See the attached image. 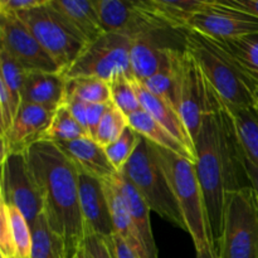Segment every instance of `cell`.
<instances>
[{"mask_svg": "<svg viewBox=\"0 0 258 258\" xmlns=\"http://www.w3.org/2000/svg\"><path fill=\"white\" fill-rule=\"evenodd\" d=\"M67 96L87 103H110V83L97 77L70 78L67 80Z\"/></svg>", "mask_w": 258, "mask_h": 258, "instance_id": "obj_28", "label": "cell"}, {"mask_svg": "<svg viewBox=\"0 0 258 258\" xmlns=\"http://www.w3.org/2000/svg\"><path fill=\"white\" fill-rule=\"evenodd\" d=\"M219 258H258V197L249 185L227 199Z\"/></svg>", "mask_w": 258, "mask_h": 258, "instance_id": "obj_6", "label": "cell"}, {"mask_svg": "<svg viewBox=\"0 0 258 258\" xmlns=\"http://www.w3.org/2000/svg\"><path fill=\"white\" fill-rule=\"evenodd\" d=\"M30 258H67L63 239L50 228L44 213L32 226Z\"/></svg>", "mask_w": 258, "mask_h": 258, "instance_id": "obj_27", "label": "cell"}, {"mask_svg": "<svg viewBox=\"0 0 258 258\" xmlns=\"http://www.w3.org/2000/svg\"><path fill=\"white\" fill-rule=\"evenodd\" d=\"M67 78L62 73L28 72L22 90V102L55 111L64 105Z\"/></svg>", "mask_w": 258, "mask_h": 258, "instance_id": "obj_19", "label": "cell"}, {"mask_svg": "<svg viewBox=\"0 0 258 258\" xmlns=\"http://www.w3.org/2000/svg\"><path fill=\"white\" fill-rule=\"evenodd\" d=\"M85 136H88L87 131L76 120L70 108L62 105L55 110L45 140H50L55 144L71 143Z\"/></svg>", "mask_w": 258, "mask_h": 258, "instance_id": "obj_29", "label": "cell"}, {"mask_svg": "<svg viewBox=\"0 0 258 258\" xmlns=\"http://www.w3.org/2000/svg\"><path fill=\"white\" fill-rule=\"evenodd\" d=\"M55 111L22 102L10 130L2 140V161L10 154H25L33 145L47 139Z\"/></svg>", "mask_w": 258, "mask_h": 258, "instance_id": "obj_15", "label": "cell"}, {"mask_svg": "<svg viewBox=\"0 0 258 258\" xmlns=\"http://www.w3.org/2000/svg\"><path fill=\"white\" fill-rule=\"evenodd\" d=\"M0 49L28 72L62 73L19 17L0 13Z\"/></svg>", "mask_w": 258, "mask_h": 258, "instance_id": "obj_11", "label": "cell"}, {"mask_svg": "<svg viewBox=\"0 0 258 258\" xmlns=\"http://www.w3.org/2000/svg\"><path fill=\"white\" fill-rule=\"evenodd\" d=\"M133 38L118 33H105L85 48L82 54L64 73L67 80L78 77H97L111 82L117 76L133 78L130 49Z\"/></svg>", "mask_w": 258, "mask_h": 258, "instance_id": "obj_8", "label": "cell"}, {"mask_svg": "<svg viewBox=\"0 0 258 258\" xmlns=\"http://www.w3.org/2000/svg\"><path fill=\"white\" fill-rule=\"evenodd\" d=\"M134 86H135L136 95H138L141 108L146 111L154 120L158 121L161 126H164L183 145H185L193 153H196L194 141L179 111L171 103L166 102L165 100L150 92L148 88L144 87L136 80H134Z\"/></svg>", "mask_w": 258, "mask_h": 258, "instance_id": "obj_20", "label": "cell"}, {"mask_svg": "<svg viewBox=\"0 0 258 258\" xmlns=\"http://www.w3.org/2000/svg\"><path fill=\"white\" fill-rule=\"evenodd\" d=\"M229 53L258 80V35L219 40Z\"/></svg>", "mask_w": 258, "mask_h": 258, "instance_id": "obj_30", "label": "cell"}, {"mask_svg": "<svg viewBox=\"0 0 258 258\" xmlns=\"http://www.w3.org/2000/svg\"><path fill=\"white\" fill-rule=\"evenodd\" d=\"M222 2L228 7L244 10L249 14L258 17V0H222Z\"/></svg>", "mask_w": 258, "mask_h": 258, "instance_id": "obj_42", "label": "cell"}, {"mask_svg": "<svg viewBox=\"0 0 258 258\" xmlns=\"http://www.w3.org/2000/svg\"><path fill=\"white\" fill-rule=\"evenodd\" d=\"M149 12L174 30H188L191 18L201 12L207 0H144Z\"/></svg>", "mask_w": 258, "mask_h": 258, "instance_id": "obj_25", "label": "cell"}, {"mask_svg": "<svg viewBox=\"0 0 258 258\" xmlns=\"http://www.w3.org/2000/svg\"><path fill=\"white\" fill-rule=\"evenodd\" d=\"M57 145L72 161L80 174H86L100 180H110L118 174L111 164L105 148L90 136Z\"/></svg>", "mask_w": 258, "mask_h": 258, "instance_id": "obj_17", "label": "cell"}, {"mask_svg": "<svg viewBox=\"0 0 258 258\" xmlns=\"http://www.w3.org/2000/svg\"><path fill=\"white\" fill-rule=\"evenodd\" d=\"M188 30L217 40L258 35V17L228 7L222 0H207V4L191 18Z\"/></svg>", "mask_w": 258, "mask_h": 258, "instance_id": "obj_12", "label": "cell"}, {"mask_svg": "<svg viewBox=\"0 0 258 258\" xmlns=\"http://www.w3.org/2000/svg\"><path fill=\"white\" fill-rule=\"evenodd\" d=\"M184 47V30L154 28L133 38L130 66L134 80L143 82L153 77L160 68L170 48Z\"/></svg>", "mask_w": 258, "mask_h": 258, "instance_id": "obj_13", "label": "cell"}, {"mask_svg": "<svg viewBox=\"0 0 258 258\" xmlns=\"http://www.w3.org/2000/svg\"><path fill=\"white\" fill-rule=\"evenodd\" d=\"M108 83H110L111 102L121 112L125 113L128 117L130 115L141 110L133 78H128L126 76H117Z\"/></svg>", "mask_w": 258, "mask_h": 258, "instance_id": "obj_33", "label": "cell"}, {"mask_svg": "<svg viewBox=\"0 0 258 258\" xmlns=\"http://www.w3.org/2000/svg\"><path fill=\"white\" fill-rule=\"evenodd\" d=\"M83 247L90 258H115L108 242L95 233H86Z\"/></svg>", "mask_w": 258, "mask_h": 258, "instance_id": "obj_37", "label": "cell"}, {"mask_svg": "<svg viewBox=\"0 0 258 258\" xmlns=\"http://www.w3.org/2000/svg\"><path fill=\"white\" fill-rule=\"evenodd\" d=\"M3 204L7 208L8 218H9L10 231H12V241L15 249L14 258H30L33 236L29 223H28L25 217L18 209L7 206L5 203Z\"/></svg>", "mask_w": 258, "mask_h": 258, "instance_id": "obj_31", "label": "cell"}, {"mask_svg": "<svg viewBox=\"0 0 258 258\" xmlns=\"http://www.w3.org/2000/svg\"><path fill=\"white\" fill-rule=\"evenodd\" d=\"M73 258H90V257H88L87 252H86V249H85V247L82 246V248H81L80 251L77 252V254H76V256Z\"/></svg>", "mask_w": 258, "mask_h": 258, "instance_id": "obj_45", "label": "cell"}, {"mask_svg": "<svg viewBox=\"0 0 258 258\" xmlns=\"http://www.w3.org/2000/svg\"><path fill=\"white\" fill-rule=\"evenodd\" d=\"M0 253L4 254L8 258L15 257V249L12 241V231H10L9 218H8L7 208H5V206L3 203L2 208H0Z\"/></svg>", "mask_w": 258, "mask_h": 258, "instance_id": "obj_38", "label": "cell"}, {"mask_svg": "<svg viewBox=\"0 0 258 258\" xmlns=\"http://www.w3.org/2000/svg\"><path fill=\"white\" fill-rule=\"evenodd\" d=\"M128 126L127 116L121 112L112 102L108 106L107 111L103 115L100 125H98L97 133H96L95 140L100 144L101 146L106 148L113 141L117 140L125 128Z\"/></svg>", "mask_w": 258, "mask_h": 258, "instance_id": "obj_34", "label": "cell"}, {"mask_svg": "<svg viewBox=\"0 0 258 258\" xmlns=\"http://www.w3.org/2000/svg\"><path fill=\"white\" fill-rule=\"evenodd\" d=\"M110 103H88L87 105V115H86V131H87V134L90 138L95 139L96 133H97L98 125H100L103 115H105L106 111H107Z\"/></svg>", "mask_w": 258, "mask_h": 258, "instance_id": "obj_39", "label": "cell"}, {"mask_svg": "<svg viewBox=\"0 0 258 258\" xmlns=\"http://www.w3.org/2000/svg\"><path fill=\"white\" fill-rule=\"evenodd\" d=\"M19 19L32 32L45 52L64 75L78 59L87 45L49 7L48 0L42 7L20 13Z\"/></svg>", "mask_w": 258, "mask_h": 258, "instance_id": "obj_7", "label": "cell"}, {"mask_svg": "<svg viewBox=\"0 0 258 258\" xmlns=\"http://www.w3.org/2000/svg\"><path fill=\"white\" fill-rule=\"evenodd\" d=\"M116 181H117L118 188H120L123 199H125L131 218H133L134 223L138 228L141 241L145 246L149 258H158V248H156L150 222V207L148 206L143 196L139 193L138 189L134 186L130 179L122 171H120L116 175Z\"/></svg>", "mask_w": 258, "mask_h": 258, "instance_id": "obj_23", "label": "cell"}, {"mask_svg": "<svg viewBox=\"0 0 258 258\" xmlns=\"http://www.w3.org/2000/svg\"><path fill=\"white\" fill-rule=\"evenodd\" d=\"M197 251V258H219L218 252L214 248L212 244L206 247H202V248L196 249Z\"/></svg>", "mask_w": 258, "mask_h": 258, "instance_id": "obj_44", "label": "cell"}, {"mask_svg": "<svg viewBox=\"0 0 258 258\" xmlns=\"http://www.w3.org/2000/svg\"><path fill=\"white\" fill-rule=\"evenodd\" d=\"M127 120L128 125L146 140L196 163V153H193L190 149L183 145L178 139L174 138L164 126H161L158 121L154 120L143 108L128 116Z\"/></svg>", "mask_w": 258, "mask_h": 258, "instance_id": "obj_24", "label": "cell"}, {"mask_svg": "<svg viewBox=\"0 0 258 258\" xmlns=\"http://www.w3.org/2000/svg\"><path fill=\"white\" fill-rule=\"evenodd\" d=\"M197 176L201 184L214 248L223 228L224 209L231 194L251 185L246 159L233 120L226 107L204 116L194 139Z\"/></svg>", "mask_w": 258, "mask_h": 258, "instance_id": "obj_1", "label": "cell"}, {"mask_svg": "<svg viewBox=\"0 0 258 258\" xmlns=\"http://www.w3.org/2000/svg\"><path fill=\"white\" fill-rule=\"evenodd\" d=\"M223 107V101L212 87L201 66L188 50H184L178 111L193 141L198 135L204 116L218 112Z\"/></svg>", "mask_w": 258, "mask_h": 258, "instance_id": "obj_9", "label": "cell"}, {"mask_svg": "<svg viewBox=\"0 0 258 258\" xmlns=\"http://www.w3.org/2000/svg\"><path fill=\"white\" fill-rule=\"evenodd\" d=\"M140 134L136 133V131L128 125L127 127L125 128V131L122 133V135H121L117 140L113 141L112 144H110V145L105 148V151L106 154H107L108 159H110L111 164H112L113 168H115L118 173L122 171V169L125 168L127 161L130 160L134 151L138 148V144L139 141H140Z\"/></svg>", "mask_w": 258, "mask_h": 258, "instance_id": "obj_35", "label": "cell"}, {"mask_svg": "<svg viewBox=\"0 0 258 258\" xmlns=\"http://www.w3.org/2000/svg\"><path fill=\"white\" fill-rule=\"evenodd\" d=\"M106 241L108 242V246H110L115 258H141L122 238H121V237H118L117 234H113L111 238L106 239Z\"/></svg>", "mask_w": 258, "mask_h": 258, "instance_id": "obj_41", "label": "cell"}, {"mask_svg": "<svg viewBox=\"0 0 258 258\" xmlns=\"http://www.w3.org/2000/svg\"><path fill=\"white\" fill-rule=\"evenodd\" d=\"M19 107L7 86L0 81V136H4L10 130Z\"/></svg>", "mask_w": 258, "mask_h": 258, "instance_id": "obj_36", "label": "cell"}, {"mask_svg": "<svg viewBox=\"0 0 258 258\" xmlns=\"http://www.w3.org/2000/svg\"><path fill=\"white\" fill-rule=\"evenodd\" d=\"M0 201L18 209L30 228L44 213V202L27 154H10L2 161Z\"/></svg>", "mask_w": 258, "mask_h": 258, "instance_id": "obj_10", "label": "cell"}, {"mask_svg": "<svg viewBox=\"0 0 258 258\" xmlns=\"http://www.w3.org/2000/svg\"><path fill=\"white\" fill-rule=\"evenodd\" d=\"M122 173L143 196L151 212H155L161 218L186 231L178 202L156 160L150 141L141 136L138 148L122 169Z\"/></svg>", "mask_w": 258, "mask_h": 258, "instance_id": "obj_5", "label": "cell"}, {"mask_svg": "<svg viewBox=\"0 0 258 258\" xmlns=\"http://www.w3.org/2000/svg\"><path fill=\"white\" fill-rule=\"evenodd\" d=\"M256 95H257V98H258V85H257V90H256Z\"/></svg>", "mask_w": 258, "mask_h": 258, "instance_id": "obj_47", "label": "cell"}, {"mask_svg": "<svg viewBox=\"0 0 258 258\" xmlns=\"http://www.w3.org/2000/svg\"><path fill=\"white\" fill-rule=\"evenodd\" d=\"M48 4L86 45L105 34L93 0H48Z\"/></svg>", "mask_w": 258, "mask_h": 258, "instance_id": "obj_18", "label": "cell"}, {"mask_svg": "<svg viewBox=\"0 0 258 258\" xmlns=\"http://www.w3.org/2000/svg\"><path fill=\"white\" fill-rule=\"evenodd\" d=\"M25 154L42 191L48 224L64 242L66 256L73 258L85 241L80 173L50 140L39 141Z\"/></svg>", "mask_w": 258, "mask_h": 258, "instance_id": "obj_2", "label": "cell"}, {"mask_svg": "<svg viewBox=\"0 0 258 258\" xmlns=\"http://www.w3.org/2000/svg\"><path fill=\"white\" fill-rule=\"evenodd\" d=\"M47 0H0V13L19 15L29 9L42 7Z\"/></svg>", "mask_w": 258, "mask_h": 258, "instance_id": "obj_40", "label": "cell"}, {"mask_svg": "<svg viewBox=\"0 0 258 258\" xmlns=\"http://www.w3.org/2000/svg\"><path fill=\"white\" fill-rule=\"evenodd\" d=\"M226 108L233 120L244 158L258 169V106L247 108Z\"/></svg>", "mask_w": 258, "mask_h": 258, "instance_id": "obj_26", "label": "cell"}, {"mask_svg": "<svg viewBox=\"0 0 258 258\" xmlns=\"http://www.w3.org/2000/svg\"><path fill=\"white\" fill-rule=\"evenodd\" d=\"M27 75L28 71L5 50L0 49V81L7 86L18 106L22 105V90Z\"/></svg>", "mask_w": 258, "mask_h": 258, "instance_id": "obj_32", "label": "cell"}, {"mask_svg": "<svg viewBox=\"0 0 258 258\" xmlns=\"http://www.w3.org/2000/svg\"><path fill=\"white\" fill-rule=\"evenodd\" d=\"M184 50H185L184 47L170 48L166 52L165 58H164L158 72L153 77L140 82L154 95L171 103L176 110H178L179 85H180Z\"/></svg>", "mask_w": 258, "mask_h": 258, "instance_id": "obj_21", "label": "cell"}, {"mask_svg": "<svg viewBox=\"0 0 258 258\" xmlns=\"http://www.w3.org/2000/svg\"><path fill=\"white\" fill-rule=\"evenodd\" d=\"M159 165L168 179L179 209L184 218L186 232L190 234L196 249L212 244L208 217L201 184L194 163L150 143ZM214 247V246H213Z\"/></svg>", "mask_w": 258, "mask_h": 258, "instance_id": "obj_4", "label": "cell"}, {"mask_svg": "<svg viewBox=\"0 0 258 258\" xmlns=\"http://www.w3.org/2000/svg\"><path fill=\"white\" fill-rule=\"evenodd\" d=\"M93 3L105 33L135 38L149 29L168 28L149 12L144 0H93Z\"/></svg>", "mask_w": 258, "mask_h": 258, "instance_id": "obj_14", "label": "cell"}, {"mask_svg": "<svg viewBox=\"0 0 258 258\" xmlns=\"http://www.w3.org/2000/svg\"><path fill=\"white\" fill-rule=\"evenodd\" d=\"M246 169H247V175H248L249 183H251V185L253 186V189L256 190L257 197H258V169L254 168V166L252 165V164H249L247 160H246Z\"/></svg>", "mask_w": 258, "mask_h": 258, "instance_id": "obj_43", "label": "cell"}, {"mask_svg": "<svg viewBox=\"0 0 258 258\" xmlns=\"http://www.w3.org/2000/svg\"><path fill=\"white\" fill-rule=\"evenodd\" d=\"M80 204L85 234L95 233L105 239L115 234L103 180L80 174Z\"/></svg>", "mask_w": 258, "mask_h": 258, "instance_id": "obj_16", "label": "cell"}, {"mask_svg": "<svg viewBox=\"0 0 258 258\" xmlns=\"http://www.w3.org/2000/svg\"><path fill=\"white\" fill-rule=\"evenodd\" d=\"M0 257H2V258H8V257H5L4 254H2V253H0Z\"/></svg>", "mask_w": 258, "mask_h": 258, "instance_id": "obj_46", "label": "cell"}, {"mask_svg": "<svg viewBox=\"0 0 258 258\" xmlns=\"http://www.w3.org/2000/svg\"><path fill=\"white\" fill-rule=\"evenodd\" d=\"M184 48L201 66L226 107H257L258 80L227 50L219 40L184 30Z\"/></svg>", "mask_w": 258, "mask_h": 258, "instance_id": "obj_3", "label": "cell"}, {"mask_svg": "<svg viewBox=\"0 0 258 258\" xmlns=\"http://www.w3.org/2000/svg\"><path fill=\"white\" fill-rule=\"evenodd\" d=\"M103 184H105L106 196H107L108 206H110L115 234L121 237L141 258H149L138 228L131 218L122 193L118 188L116 176L110 180H103Z\"/></svg>", "mask_w": 258, "mask_h": 258, "instance_id": "obj_22", "label": "cell"}]
</instances>
